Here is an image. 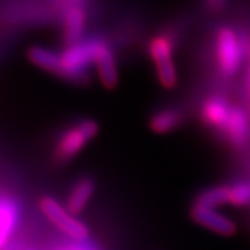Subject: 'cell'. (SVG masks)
Returning <instances> with one entry per match:
<instances>
[{
	"mask_svg": "<svg viewBox=\"0 0 250 250\" xmlns=\"http://www.w3.org/2000/svg\"><path fill=\"white\" fill-rule=\"evenodd\" d=\"M99 132V125L93 120H83L62 135L56 146L59 160H68L81 152V149Z\"/></svg>",
	"mask_w": 250,
	"mask_h": 250,
	"instance_id": "5b68a950",
	"label": "cell"
},
{
	"mask_svg": "<svg viewBox=\"0 0 250 250\" xmlns=\"http://www.w3.org/2000/svg\"><path fill=\"white\" fill-rule=\"evenodd\" d=\"M232 106L221 96H211L206 99L202 106L200 116L206 124L213 126L215 129H225V125L228 123V118L231 114Z\"/></svg>",
	"mask_w": 250,
	"mask_h": 250,
	"instance_id": "ba28073f",
	"label": "cell"
},
{
	"mask_svg": "<svg viewBox=\"0 0 250 250\" xmlns=\"http://www.w3.org/2000/svg\"><path fill=\"white\" fill-rule=\"evenodd\" d=\"M215 57L224 75L232 77L241 68L245 59L242 38L229 27H221L215 35Z\"/></svg>",
	"mask_w": 250,
	"mask_h": 250,
	"instance_id": "7a4b0ae2",
	"label": "cell"
},
{
	"mask_svg": "<svg viewBox=\"0 0 250 250\" xmlns=\"http://www.w3.org/2000/svg\"><path fill=\"white\" fill-rule=\"evenodd\" d=\"M207 1V6L211 10H220L223 9L225 0H206Z\"/></svg>",
	"mask_w": 250,
	"mask_h": 250,
	"instance_id": "d6986e66",
	"label": "cell"
},
{
	"mask_svg": "<svg viewBox=\"0 0 250 250\" xmlns=\"http://www.w3.org/2000/svg\"><path fill=\"white\" fill-rule=\"evenodd\" d=\"M246 88H248V93L250 96V62L248 64V68H246Z\"/></svg>",
	"mask_w": 250,
	"mask_h": 250,
	"instance_id": "ffe728a7",
	"label": "cell"
},
{
	"mask_svg": "<svg viewBox=\"0 0 250 250\" xmlns=\"http://www.w3.org/2000/svg\"><path fill=\"white\" fill-rule=\"evenodd\" d=\"M181 121V114L177 110L166 108L156 113L150 118V129L156 134H167L172 131Z\"/></svg>",
	"mask_w": 250,
	"mask_h": 250,
	"instance_id": "5bb4252c",
	"label": "cell"
},
{
	"mask_svg": "<svg viewBox=\"0 0 250 250\" xmlns=\"http://www.w3.org/2000/svg\"><path fill=\"white\" fill-rule=\"evenodd\" d=\"M86 14L80 6H72L67 11L65 24H64V38L68 45L80 42L85 31Z\"/></svg>",
	"mask_w": 250,
	"mask_h": 250,
	"instance_id": "4fadbf2b",
	"label": "cell"
},
{
	"mask_svg": "<svg viewBox=\"0 0 250 250\" xmlns=\"http://www.w3.org/2000/svg\"><path fill=\"white\" fill-rule=\"evenodd\" d=\"M242 45H243V53L245 59L250 62V35H246L242 38Z\"/></svg>",
	"mask_w": 250,
	"mask_h": 250,
	"instance_id": "ac0fdd59",
	"label": "cell"
},
{
	"mask_svg": "<svg viewBox=\"0 0 250 250\" xmlns=\"http://www.w3.org/2000/svg\"><path fill=\"white\" fill-rule=\"evenodd\" d=\"M99 39L80 41L70 45L62 56V77L70 81H80L90 64H95Z\"/></svg>",
	"mask_w": 250,
	"mask_h": 250,
	"instance_id": "3957f363",
	"label": "cell"
},
{
	"mask_svg": "<svg viewBox=\"0 0 250 250\" xmlns=\"http://www.w3.org/2000/svg\"><path fill=\"white\" fill-rule=\"evenodd\" d=\"M18 217H20L18 203L11 196L3 193L0 200V245L1 246H6L11 235L14 233Z\"/></svg>",
	"mask_w": 250,
	"mask_h": 250,
	"instance_id": "30bf717a",
	"label": "cell"
},
{
	"mask_svg": "<svg viewBox=\"0 0 250 250\" xmlns=\"http://www.w3.org/2000/svg\"><path fill=\"white\" fill-rule=\"evenodd\" d=\"M190 215L193 221L213 232L223 235V236H231L236 232V224L228 217L218 213L213 207L196 205L192 207Z\"/></svg>",
	"mask_w": 250,
	"mask_h": 250,
	"instance_id": "8992f818",
	"label": "cell"
},
{
	"mask_svg": "<svg viewBox=\"0 0 250 250\" xmlns=\"http://www.w3.org/2000/svg\"><path fill=\"white\" fill-rule=\"evenodd\" d=\"M28 59L32 64H35L36 67L42 70L62 75V56L52 52L50 49H46L42 46H32L28 50Z\"/></svg>",
	"mask_w": 250,
	"mask_h": 250,
	"instance_id": "7c38bea8",
	"label": "cell"
},
{
	"mask_svg": "<svg viewBox=\"0 0 250 250\" xmlns=\"http://www.w3.org/2000/svg\"><path fill=\"white\" fill-rule=\"evenodd\" d=\"M229 205L238 207L250 205V182H238L229 187Z\"/></svg>",
	"mask_w": 250,
	"mask_h": 250,
	"instance_id": "2e32d148",
	"label": "cell"
},
{
	"mask_svg": "<svg viewBox=\"0 0 250 250\" xmlns=\"http://www.w3.org/2000/svg\"><path fill=\"white\" fill-rule=\"evenodd\" d=\"M39 207L42 213L62 231L64 235L71 238L72 241H86L89 236V229L85 224L75 218L68 208H64L56 199L45 196L41 199Z\"/></svg>",
	"mask_w": 250,
	"mask_h": 250,
	"instance_id": "277c9868",
	"label": "cell"
},
{
	"mask_svg": "<svg viewBox=\"0 0 250 250\" xmlns=\"http://www.w3.org/2000/svg\"><path fill=\"white\" fill-rule=\"evenodd\" d=\"M224 132L232 145L243 146L250 136V120L248 113L242 107L232 106Z\"/></svg>",
	"mask_w": 250,
	"mask_h": 250,
	"instance_id": "9c48e42d",
	"label": "cell"
},
{
	"mask_svg": "<svg viewBox=\"0 0 250 250\" xmlns=\"http://www.w3.org/2000/svg\"><path fill=\"white\" fill-rule=\"evenodd\" d=\"M174 38L167 32L153 36L149 42V56L156 67L157 78L167 89L174 88L178 81L174 64Z\"/></svg>",
	"mask_w": 250,
	"mask_h": 250,
	"instance_id": "6da1fadb",
	"label": "cell"
},
{
	"mask_svg": "<svg viewBox=\"0 0 250 250\" xmlns=\"http://www.w3.org/2000/svg\"><path fill=\"white\" fill-rule=\"evenodd\" d=\"M225 203H229V187H214L206 189L196 199V205L213 208Z\"/></svg>",
	"mask_w": 250,
	"mask_h": 250,
	"instance_id": "9a60e30c",
	"label": "cell"
},
{
	"mask_svg": "<svg viewBox=\"0 0 250 250\" xmlns=\"http://www.w3.org/2000/svg\"><path fill=\"white\" fill-rule=\"evenodd\" d=\"M95 192V184L90 178L80 179L72 189L70 190V195L67 197V208L68 211L74 215L80 214L83 211V208L86 207Z\"/></svg>",
	"mask_w": 250,
	"mask_h": 250,
	"instance_id": "8fae6325",
	"label": "cell"
},
{
	"mask_svg": "<svg viewBox=\"0 0 250 250\" xmlns=\"http://www.w3.org/2000/svg\"><path fill=\"white\" fill-rule=\"evenodd\" d=\"M64 250H96L92 245L85 243V241H74L70 245H67V248Z\"/></svg>",
	"mask_w": 250,
	"mask_h": 250,
	"instance_id": "e0dca14e",
	"label": "cell"
},
{
	"mask_svg": "<svg viewBox=\"0 0 250 250\" xmlns=\"http://www.w3.org/2000/svg\"><path fill=\"white\" fill-rule=\"evenodd\" d=\"M95 67L98 70L99 80L102 81L103 86L107 89L116 88L118 83V70L114 54L111 47L104 42L99 39L96 57H95Z\"/></svg>",
	"mask_w": 250,
	"mask_h": 250,
	"instance_id": "52a82bcc",
	"label": "cell"
}]
</instances>
